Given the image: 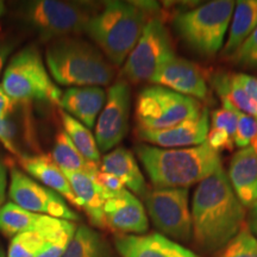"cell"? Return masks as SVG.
Listing matches in <instances>:
<instances>
[{
    "label": "cell",
    "instance_id": "cell-1",
    "mask_svg": "<svg viewBox=\"0 0 257 257\" xmlns=\"http://www.w3.org/2000/svg\"><path fill=\"white\" fill-rule=\"evenodd\" d=\"M193 237L207 252L223 249L245 225V207L234 194L223 168L202 180L192 202Z\"/></svg>",
    "mask_w": 257,
    "mask_h": 257
},
{
    "label": "cell",
    "instance_id": "cell-2",
    "mask_svg": "<svg viewBox=\"0 0 257 257\" xmlns=\"http://www.w3.org/2000/svg\"><path fill=\"white\" fill-rule=\"evenodd\" d=\"M135 152L155 188H188L223 168L219 152L206 142L178 149L137 144Z\"/></svg>",
    "mask_w": 257,
    "mask_h": 257
},
{
    "label": "cell",
    "instance_id": "cell-3",
    "mask_svg": "<svg viewBox=\"0 0 257 257\" xmlns=\"http://www.w3.org/2000/svg\"><path fill=\"white\" fill-rule=\"evenodd\" d=\"M159 10L156 3L107 2L89 19L85 32L113 66L120 67Z\"/></svg>",
    "mask_w": 257,
    "mask_h": 257
},
{
    "label": "cell",
    "instance_id": "cell-4",
    "mask_svg": "<svg viewBox=\"0 0 257 257\" xmlns=\"http://www.w3.org/2000/svg\"><path fill=\"white\" fill-rule=\"evenodd\" d=\"M46 60L50 75L62 86L101 87L115 75L114 66L100 49L80 38L64 37L50 42Z\"/></svg>",
    "mask_w": 257,
    "mask_h": 257
},
{
    "label": "cell",
    "instance_id": "cell-5",
    "mask_svg": "<svg viewBox=\"0 0 257 257\" xmlns=\"http://www.w3.org/2000/svg\"><path fill=\"white\" fill-rule=\"evenodd\" d=\"M234 4L231 0H214L176 15L175 30L198 54L206 57L214 56L223 47Z\"/></svg>",
    "mask_w": 257,
    "mask_h": 257
},
{
    "label": "cell",
    "instance_id": "cell-6",
    "mask_svg": "<svg viewBox=\"0 0 257 257\" xmlns=\"http://www.w3.org/2000/svg\"><path fill=\"white\" fill-rule=\"evenodd\" d=\"M0 86L15 102L43 100L60 105L62 98V92L51 81L35 46L25 47L12 56Z\"/></svg>",
    "mask_w": 257,
    "mask_h": 257
},
{
    "label": "cell",
    "instance_id": "cell-7",
    "mask_svg": "<svg viewBox=\"0 0 257 257\" xmlns=\"http://www.w3.org/2000/svg\"><path fill=\"white\" fill-rule=\"evenodd\" d=\"M93 14L86 3L34 0L25 3L22 17L42 41L53 42L70 35L85 32Z\"/></svg>",
    "mask_w": 257,
    "mask_h": 257
},
{
    "label": "cell",
    "instance_id": "cell-8",
    "mask_svg": "<svg viewBox=\"0 0 257 257\" xmlns=\"http://www.w3.org/2000/svg\"><path fill=\"white\" fill-rule=\"evenodd\" d=\"M204 108L199 100L163 86H149L138 93L136 100L137 128L166 130L200 115Z\"/></svg>",
    "mask_w": 257,
    "mask_h": 257
},
{
    "label": "cell",
    "instance_id": "cell-9",
    "mask_svg": "<svg viewBox=\"0 0 257 257\" xmlns=\"http://www.w3.org/2000/svg\"><path fill=\"white\" fill-rule=\"evenodd\" d=\"M174 56L176 54L168 29L159 17H154L147 23L120 74L125 82H152L157 70Z\"/></svg>",
    "mask_w": 257,
    "mask_h": 257
},
{
    "label": "cell",
    "instance_id": "cell-10",
    "mask_svg": "<svg viewBox=\"0 0 257 257\" xmlns=\"http://www.w3.org/2000/svg\"><path fill=\"white\" fill-rule=\"evenodd\" d=\"M144 202L153 224L163 236L187 242L193 236L188 188H155Z\"/></svg>",
    "mask_w": 257,
    "mask_h": 257
},
{
    "label": "cell",
    "instance_id": "cell-11",
    "mask_svg": "<svg viewBox=\"0 0 257 257\" xmlns=\"http://www.w3.org/2000/svg\"><path fill=\"white\" fill-rule=\"evenodd\" d=\"M9 195L12 202L32 213L43 214L59 219L75 221L79 216L68 206L62 195L12 168L10 174Z\"/></svg>",
    "mask_w": 257,
    "mask_h": 257
},
{
    "label": "cell",
    "instance_id": "cell-12",
    "mask_svg": "<svg viewBox=\"0 0 257 257\" xmlns=\"http://www.w3.org/2000/svg\"><path fill=\"white\" fill-rule=\"evenodd\" d=\"M130 108V87L127 82L120 80L108 88L105 106L95 126V141L100 152H110L126 136Z\"/></svg>",
    "mask_w": 257,
    "mask_h": 257
},
{
    "label": "cell",
    "instance_id": "cell-13",
    "mask_svg": "<svg viewBox=\"0 0 257 257\" xmlns=\"http://www.w3.org/2000/svg\"><path fill=\"white\" fill-rule=\"evenodd\" d=\"M104 218L106 227L118 234H141L149 229L144 205L126 188L106 199Z\"/></svg>",
    "mask_w": 257,
    "mask_h": 257
},
{
    "label": "cell",
    "instance_id": "cell-14",
    "mask_svg": "<svg viewBox=\"0 0 257 257\" xmlns=\"http://www.w3.org/2000/svg\"><path fill=\"white\" fill-rule=\"evenodd\" d=\"M152 82L197 100H206L208 96L207 83L201 69L184 57L174 56L167 61L157 70Z\"/></svg>",
    "mask_w": 257,
    "mask_h": 257
},
{
    "label": "cell",
    "instance_id": "cell-15",
    "mask_svg": "<svg viewBox=\"0 0 257 257\" xmlns=\"http://www.w3.org/2000/svg\"><path fill=\"white\" fill-rule=\"evenodd\" d=\"M207 108H204L200 115L193 119L182 121L176 126L166 130L148 131L137 128V136L143 142L161 147L163 149H178L185 147H197L206 142L208 134Z\"/></svg>",
    "mask_w": 257,
    "mask_h": 257
},
{
    "label": "cell",
    "instance_id": "cell-16",
    "mask_svg": "<svg viewBox=\"0 0 257 257\" xmlns=\"http://www.w3.org/2000/svg\"><path fill=\"white\" fill-rule=\"evenodd\" d=\"M229 181L244 207L257 204V154L251 147L244 148L231 157Z\"/></svg>",
    "mask_w": 257,
    "mask_h": 257
},
{
    "label": "cell",
    "instance_id": "cell-17",
    "mask_svg": "<svg viewBox=\"0 0 257 257\" xmlns=\"http://www.w3.org/2000/svg\"><path fill=\"white\" fill-rule=\"evenodd\" d=\"M106 95L107 93L99 86L69 87L62 93L60 106L64 112L91 128L104 108Z\"/></svg>",
    "mask_w": 257,
    "mask_h": 257
},
{
    "label": "cell",
    "instance_id": "cell-18",
    "mask_svg": "<svg viewBox=\"0 0 257 257\" xmlns=\"http://www.w3.org/2000/svg\"><path fill=\"white\" fill-rule=\"evenodd\" d=\"M19 165L32 178L38 180L42 185L53 189L70 204L78 207V200L70 187L69 181L67 180L64 173L59 168L55 161L48 155H22L17 157Z\"/></svg>",
    "mask_w": 257,
    "mask_h": 257
},
{
    "label": "cell",
    "instance_id": "cell-19",
    "mask_svg": "<svg viewBox=\"0 0 257 257\" xmlns=\"http://www.w3.org/2000/svg\"><path fill=\"white\" fill-rule=\"evenodd\" d=\"M64 175L75 194L78 207L87 214L93 225L101 229L106 227L104 218L106 193L104 189L96 184L89 173H64Z\"/></svg>",
    "mask_w": 257,
    "mask_h": 257
},
{
    "label": "cell",
    "instance_id": "cell-20",
    "mask_svg": "<svg viewBox=\"0 0 257 257\" xmlns=\"http://www.w3.org/2000/svg\"><path fill=\"white\" fill-rule=\"evenodd\" d=\"M99 169L120 179L133 194L140 197L147 194L146 179L141 172L136 157L126 148L118 147L106 154Z\"/></svg>",
    "mask_w": 257,
    "mask_h": 257
},
{
    "label": "cell",
    "instance_id": "cell-21",
    "mask_svg": "<svg viewBox=\"0 0 257 257\" xmlns=\"http://www.w3.org/2000/svg\"><path fill=\"white\" fill-rule=\"evenodd\" d=\"M32 229L40 231L44 238L43 248L36 257H63L78 226L74 221L41 214Z\"/></svg>",
    "mask_w": 257,
    "mask_h": 257
},
{
    "label": "cell",
    "instance_id": "cell-22",
    "mask_svg": "<svg viewBox=\"0 0 257 257\" xmlns=\"http://www.w3.org/2000/svg\"><path fill=\"white\" fill-rule=\"evenodd\" d=\"M170 242L161 233L117 234L114 246L120 257H170Z\"/></svg>",
    "mask_w": 257,
    "mask_h": 257
},
{
    "label": "cell",
    "instance_id": "cell-23",
    "mask_svg": "<svg viewBox=\"0 0 257 257\" xmlns=\"http://www.w3.org/2000/svg\"><path fill=\"white\" fill-rule=\"evenodd\" d=\"M257 25V0H242L234 4L230 31L223 49V56L230 59L244 43Z\"/></svg>",
    "mask_w": 257,
    "mask_h": 257
},
{
    "label": "cell",
    "instance_id": "cell-24",
    "mask_svg": "<svg viewBox=\"0 0 257 257\" xmlns=\"http://www.w3.org/2000/svg\"><path fill=\"white\" fill-rule=\"evenodd\" d=\"M63 257H117L104 237L87 225H80Z\"/></svg>",
    "mask_w": 257,
    "mask_h": 257
},
{
    "label": "cell",
    "instance_id": "cell-25",
    "mask_svg": "<svg viewBox=\"0 0 257 257\" xmlns=\"http://www.w3.org/2000/svg\"><path fill=\"white\" fill-rule=\"evenodd\" d=\"M51 159L63 173H91L100 167L99 163L89 162L79 153L64 130H60L56 135Z\"/></svg>",
    "mask_w": 257,
    "mask_h": 257
},
{
    "label": "cell",
    "instance_id": "cell-26",
    "mask_svg": "<svg viewBox=\"0 0 257 257\" xmlns=\"http://www.w3.org/2000/svg\"><path fill=\"white\" fill-rule=\"evenodd\" d=\"M213 86L221 102L231 105L242 113L257 118V104L246 94L234 74H217L213 78Z\"/></svg>",
    "mask_w": 257,
    "mask_h": 257
},
{
    "label": "cell",
    "instance_id": "cell-27",
    "mask_svg": "<svg viewBox=\"0 0 257 257\" xmlns=\"http://www.w3.org/2000/svg\"><path fill=\"white\" fill-rule=\"evenodd\" d=\"M60 117L63 130L68 135L79 153L89 162L99 163L100 150H99L95 137L92 135L91 130L63 110H60Z\"/></svg>",
    "mask_w": 257,
    "mask_h": 257
},
{
    "label": "cell",
    "instance_id": "cell-28",
    "mask_svg": "<svg viewBox=\"0 0 257 257\" xmlns=\"http://www.w3.org/2000/svg\"><path fill=\"white\" fill-rule=\"evenodd\" d=\"M41 214L24 210L15 202L9 201L0 207V232L6 237L31 230Z\"/></svg>",
    "mask_w": 257,
    "mask_h": 257
},
{
    "label": "cell",
    "instance_id": "cell-29",
    "mask_svg": "<svg viewBox=\"0 0 257 257\" xmlns=\"http://www.w3.org/2000/svg\"><path fill=\"white\" fill-rule=\"evenodd\" d=\"M44 245V238L36 229L16 234L9 245L6 257H36Z\"/></svg>",
    "mask_w": 257,
    "mask_h": 257
},
{
    "label": "cell",
    "instance_id": "cell-30",
    "mask_svg": "<svg viewBox=\"0 0 257 257\" xmlns=\"http://www.w3.org/2000/svg\"><path fill=\"white\" fill-rule=\"evenodd\" d=\"M217 257H257V238L246 225L230 240Z\"/></svg>",
    "mask_w": 257,
    "mask_h": 257
},
{
    "label": "cell",
    "instance_id": "cell-31",
    "mask_svg": "<svg viewBox=\"0 0 257 257\" xmlns=\"http://www.w3.org/2000/svg\"><path fill=\"white\" fill-rule=\"evenodd\" d=\"M211 120L212 127L225 131L234 141L237 125H238V115H237L236 108L223 102V107L212 112Z\"/></svg>",
    "mask_w": 257,
    "mask_h": 257
},
{
    "label": "cell",
    "instance_id": "cell-32",
    "mask_svg": "<svg viewBox=\"0 0 257 257\" xmlns=\"http://www.w3.org/2000/svg\"><path fill=\"white\" fill-rule=\"evenodd\" d=\"M234 64L245 68L257 67V25L251 35L244 41V43L230 57Z\"/></svg>",
    "mask_w": 257,
    "mask_h": 257
},
{
    "label": "cell",
    "instance_id": "cell-33",
    "mask_svg": "<svg viewBox=\"0 0 257 257\" xmlns=\"http://www.w3.org/2000/svg\"><path fill=\"white\" fill-rule=\"evenodd\" d=\"M18 127L16 125L15 120L10 117H6L5 119L0 120V143L4 146L10 153L19 157L22 155L19 152V148L16 143L17 138Z\"/></svg>",
    "mask_w": 257,
    "mask_h": 257
},
{
    "label": "cell",
    "instance_id": "cell-34",
    "mask_svg": "<svg viewBox=\"0 0 257 257\" xmlns=\"http://www.w3.org/2000/svg\"><path fill=\"white\" fill-rule=\"evenodd\" d=\"M206 143L214 150L219 152V150H231L233 148L234 141L227 135L225 131L219 130V128L211 127L208 130Z\"/></svg>",
    "mask_w": 257,
    "mask_h": 257
},
{
    "label": "cell",
    "instance_id": "cell-35",
    "mask_svg": "<svg viewBox=\"0 0 257 257\" xmlns=\"http://www.w3.org/2000/svg\"><path fill=\"white\" fill-rule=\"evenodd\" d=\"M236 80L250 98L257 104V78L248 74H234Z\"/></svg>",
    "mask_w": 257,
    "mask_h": 257
},
{
    "label": "cell",
    "instance_id": "cell-36",
    "mask_svg": "<svg viewBox=\"0 0 257 257\" xmlns=\"http://www.w3.org/2000/svg\"><path fill=\"white\" fill-rule=\"evenodd\" d=\"M17 46V41L9 36H0V74L3 72L6 61Z\"/></svg>",
    "mask_w": 257,
    "mask_h": 257
},
{
    "label": "cell",
    "instance_id": "cell-37",
    "mask_svg": "<svg viewBox=\"0 0 257 257\" xmlns=\"http://www.w3.org/2000/svg\"><path fill=\"white\" fill-rule=\"evenodd\" d=\"M14 106L15 101L6 94L4 89L0 86V120L9 117V114L14 110Z\"/></svg>",
    "mask_w": 257,
    "mask_h": 257
},
{
    "label": "cell",
    "instance_id": "cell-38",
    "mask_svg": "<svg viewBox=\"0 0 257 257\" xmlns=\"http://www.w3.org/2000/svg\"><path fill=\"white\" fill-rule=\"evenodd\" d=\"M6 188H8V168L0 160V207L4 205L6 197Z\"/></svg>",
    "mask_w": 257,
    "mask_h": 257
},
{
    "label": "cell",
    "instance_id": "cell-39",
    "mask_svg": "<svg viewBox=\"0 0 257 257\" xmlns=\"http://www.w3.org/2000/svg\"><path fill=\"white\" fill-rule=\"evenodd\" d=\"M170 257H198L191 250L180 245L175 242H170Z\"/></svg>",
    "mask_w": 257,
    "mask_h": 257
},
{
    "label": "cell",
    "instance_id": "cell-40",
    "mask_svg": "<svg viewBox=\"0 0 257 257\" xmlns=\"http://www.w3.org/2000/svg\"><path fill=\"white\" fill-rule=\"evenodd\" d=\"M249 229L253 236L257 237V204L251 207L249 214Z\"/></svg>",
    "mask_w": 257,
    "mask_h": 257
},
{
    "label": "cell",
    "instance_id": "cell-41",
    "mask_svg": "<svg viewBox=\"0 0 257 257\" xmlns=\"http://www.w3.org/2000/svg\"><path fill=\"white\" fill-rule=\"evenodd\" d=\"M5 11H6V5H5V3L0 0V18H2L3 16L5 15Z\"/></svg>",
    "mask_w": 257,
    "mask_h": 257
},
{
    "label": "cell",
    "instance_id": "cell-42",
    "mask_svg": "<svg viewBox=\"0 0 257 257\" xmlns=\"http://www.w3.org/2000/svg\"><path fill=\"white\" fill-rule=\"evenodd\" d=\"M0 257H6V256H5V252H4V250H3L2 246H0Z\"/></svg>",
    "mask_w": 257,
    "mask_h": 257
}]
</instances>
